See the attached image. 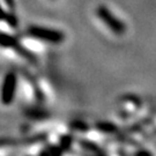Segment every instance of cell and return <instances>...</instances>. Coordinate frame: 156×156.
<instances>
[{
	"label": "cell",
	"instance_id": "cell-1",
	"mask_svg": "<svg viewBox=\"0 0 156 156\" xmlns=\"http://www.w3.org/2000/svg\"><path fill=\"white\" fill-rule=\"evenodd\" d=\"M96 14L108 26V28L110 29L111 31H113L115 34L123 35V34L126 33V29H127L126 28V24L123 21L118 20L117 17L115 16L111 12L106 8L105 6L103 5L98 6L97 9H96Z\"/></svg>",
	"mask_w": 156,
	"mask_h": 156
},
{
	"label": "cell",
	"instance_id": "cell-2",
	"mask_svg": "<svg viewBox=\"0 0 156 156\" xmlns=\"http://www.w3.org/2000/svg\"><path fill=\"white\" fill-rule=\"evenodd\" d=\"M29 34L33 37L43 39L46 42H51V43H60L64 39V34L60 31H57V30H52V29L31 27L29 29Z\"/></svg>",
	"mask_w": 156,
	"mask_h": 156
},
{
	"label": "cell",
	"instance_id": "cell-3",
	"mask_svg": "<svg viewBox=\"0 0 156 156\" xmlns=\"http://www.w3.org/2000/svg\"><path fill=\"white\" fill-rule=\"evenodd\" d=\"M15 88H16V75L13 72H9L5 76L2 88H1V102L4 104H9L14 98L15 94Z\"/></svg>",
	"mask_w": 156,
	"mask_h": 156
},
{
	"label": "cell",
	"instance_id": "cell-4",
	"mask_svg": "<svg viewBox=\"0 0 156 156\" xmlns=\"http://www.w3.org/2000/svg\"><path fill=\"white\" fill-rule=\"evenodd\" d=\"M95 127H96L97 131L108 134H115L119 132V127L117 125H115L113 123H110V122H98V123L95 124Z\"/></svg>",
	"mask_w": 156,
	"mask_h": 156
},
{
	"label": "cell",
	"instance_id": "cell-5",
	"mask_svg": "<svg viewBox=\"0 0 156 156\" xmlns=\"http://www.w3.org/2000/svg\"><path fill=\"white\" fill-rule=\"evenodd\" d=\"M80 146H81L82 148H84V149H87V151H93V153L98 154V155H105L106 154L100 146L94 144V142H91V141H88V140H81V141H80Z\"/></svg>",
	"mask_w": 156,
	"mask_h": 156
},
{
	"label": "cell",
	"instance_id": "cell-6",
	"mask_svg": "<svg viewBox=\"0 0 156 156\" xmlns=\"http://www.w3.org/2000/svg\"><path fill=\"white\" fill-rule=\"evenodd\" d=\"M123 100L125 101V102H129V103H132V104H134L135 106H141V105H142V102H141V100H140L138 96H135V95H132V94L124 95Z\"/></svg>",
	"mask_w": 156,
	"mask_h": 156
},
{
	"label": "cell",
	"instance_id": "cell-7",
	"mask_svg": "<svg viewBox=\"0 0 156 156\" xmlns=\"http://www.w3.org/2000/svg\"><path fill=\"white\" fill-rule=\"evenodd\" d=\"M0 44H2L4 46H14L15 45V41L12 38L11 36L1 34L0 35Z\"/></svg>",
	"mask_w": 156,
	"mask_h": 156
},
{
	"label": "cell",
	"instance_id": "cell-8",
	"mask_svg": "<svg viewBox=\"0 0 156 156\" xmlns=\"http://www.w3.org/2000/svg\"><path fill=\"white\" fill-rule=\"evenodd\" d=\"M72 127H74L75 129H78V131H81V132H86V131L89 129V126L86 123H83V122H81V120H75V122H73Z\"/></svg>",
	"mask_w": 156,
	"mask_h": 156
},
{
	"label": "cell",
	"instance_id": "cell-9",
	"mask_svg": "<svg viewBox=\"0 0 156 156\" xmlns=\"http://www.w3.org/2000/svg\"><path fill=\"white\" fill-rule=\"evenodd\" d=\"M72 136L71 135H66V136H62V149H68L69 146L72 144Z\"/></svg>",
	"mask_w": 156,
	"mask_h": 156
},
{
	"label": "cell",
	"instance_id": "cell-10",
	"mask_svg": "<svg viewBox=\"0 0 156 156\" xmlns=\"http://www.w3.org/2000/svg\"><path fill=\"white\" fill-rule=\"evenodd\" d=\"M127 132H131V133H138V132H141L142 131V124L136 123L134 125H131L129 127L126 128Z\"/></svg>",
	"mask_w": 156,
	"mask_h": 156
},
{
	"label": "cell",
	"instance_id": "cell-11",
	"mask_svg": "<svg viewBox=\"0 0 156 156\" xmlns=\"http://www.w3.org/2000/svg\"><path fill=\"white\" fill-rule=\"evenodd\" d=\"M133 154L134 155H139V156H142V155L151 156L153 155V153H151V151H148V149H142V148H140V149H138L136 151H134Z\"/></svg>",
	"mask_w": 156,
	"mask_h": 156
},
{
	"label": "cell",
	"instance_id": "cell-12",
	"mask_svg": "<svg viewBox=\"0 0 156 156\" xmlns=\"http://www.w3.org/2000/svg\"><path fill=\"white\" fill-rule=\"evenodd\" d=\"M6 17H7L6 16V14L2 12V9L0 8V20H4V19H6Z\"/></svg>",
	"mask_w": 156,
	"mask_h": 156
}]
</instances>
